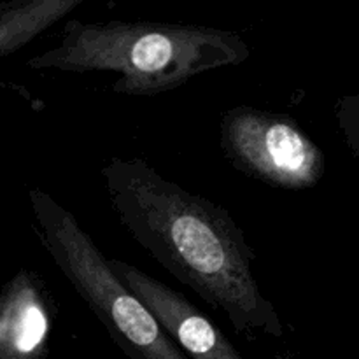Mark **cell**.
Instances as JSON below:
<instances>
[{
    "instance_id": "1",
    "label": "cell",
    "mask_w": 359,
    "mask_h": 359,
    "mask_svg": "<svg viewBox=\"0 0 359 359\" xmlns=\"http://www.w3.org/2000/svg\"><path fill=\"white\" fill-rule=\"evenodd\" d=\"M119 223L133 241L241 333L280 337L277 309L255 276L256 256L226 209L165 179L140 158L100 168Z\"/></svg>"
},
{
    "instance_id": "2",
    "label": "cell",
    "mask_w": 359,
    "mask_h": 359,
    "mask_svg": "<svg viewBox=\"0 0 359 359\" xmlns=\"http://www.w3.org/2000/svg\"><path fill=\"white\" fill-rule=\"evenodd\" d=\"M251 56L248 42L231 30L161 21L70 20L56 48L34 56L30 69L63 72H114L112 91L156 97L195 76L241 65Z\"/></svg>"
},
{
    "instance_id": "3",
    "label": "cell",
    "mask_w": 359,
    "mask_h": 359,
    "mask_svg": "<svg viewBox=\"0 0 359 359\" xmlns=\"http://www.w3.org/2000/svg\"><path fill=\"white\" fill-rule=\"evenodd\" d=\"M32 205L42 244L76 293L132 359H189L146 305L109 269V259L69 209L35 189Z\"/></svg>"
},
{
    "instance_id": "4",
    "label": "cell",
    "mask_w": 359,
    "mask_h": 359,
    "mask_svg": "<svg viewBox=\"0 0 359 359\" xmlns=\"http://www.w3.org/2000/svg\"><path fill=\"white\" fill-rule=\"evenodd\" d=\"M226 160L248 177L279 189H304L321 175V151L283 112L237 105L221 118Z\"/></svg>"
},
{
    "instance_id": "5",
    "label": "cell",
    "mask_w": 359,
    "mask_h": 359,
    "mask_svg": "<svg viewBox=\"0 0 359 359\" xmlns=\"http://www.w3.org/2000/svg\"><path fill=\"white\" fill-rule=\"evenodd\" d=\"M109 269L146 305L189 359H244L226 335L184 294L121 259H109Z\"/></svg>"
},
{
    "instance_id": "6",
    "label": "cell",
    "mask_w": 359,
    "mask_h": 359,
    "mask_svg": "<svg viewBox=\"0 0 359 359\" xmlns=\"http://www.w3.org/2000/svg\"><path fill=\"white\" fill-rule=\"evenodd\" d=\"M55 319L48 284L21 270L0 298V359H46Z\"/></svg>"
},
{
    "instance_id": "7",
    "label": "cell",
    "mask_w": 359,
    "mask_h": 359,
    "mask_svg": "<svg viewBox=\"0 0 359 359\" xmlns=\"http://www.w3.org/2000/svg\"><path fill=\"white\" fill-rule=\"evenodd\" d=\"M86 0H7L0 4V58L20 51Z\"/></svg>"
}]
</instances>
